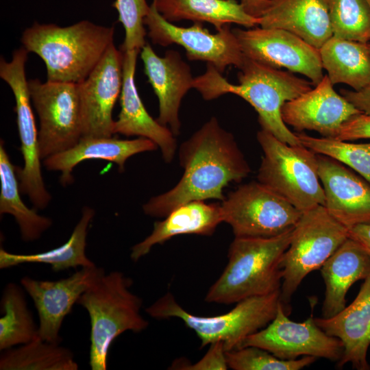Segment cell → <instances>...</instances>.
I'll return each instance as SVG.
<instances>
[{"label":"cell","mask_w":370,"mask_h":370,"mask_svg":"<svg viewBox=\"0 0 370 370\" xmlns=\"http://www.w3.org/2000/svg\"><path fill=\"white\" fill-rule=\"evenodd\" d=\"M183 175L169 190L152 197L143 206L145 214L165 217L178 206L193 201H223L230 183L241 182L250 166L234 136L211 117L179 149Z\"/></svg>","instance_id":"obj_1"},{"label":"cell","mask_w":370,"mask_h":370,"mask_svg":"<svg viewBox=\"0 0 370 370\" xmlns=\"http://www.w3.org/2000/svg\"><path fill=\"white\" fill-rule=\"evenodd\" d=\"M239 70L238 84H233L207 64L206 72L194 78L193 88L205 100L228 93L241 97L257 112L262 130L290 145H301L295 133L284 122L282 109L286 102L310 90L311 82L246 57Z\"/></svg>","instance_id":"obj_2"},{"label":"cell","mask_w":370,"mask_h":370,"mask_svg":"<svg viewBox=\"0 0 370 370\" xmlns=\"http://www.w3.org/2000/svg\"><path fill=\"white\" fill-rule=\"evenodd\" d=\"M114 27L83 20L67 27L34 23L23 33L21 42L44 62L48 81L79 84L114 43Z\"/></svg>","instance_id":"obj_3"},{"label":"cell","mask_w":370,"mask_h":370,"mask_svg":"<svg viewBox=\"0 0 370 370\" xmlns=\"http://www.w3.org/2000/svg\"><path fill=\"white\" fill-rule=\"evenodd\" d=\"M293 230L269 238L234 237L227 265L208 289L205 301L231 304L280 291L282 262Z\"/></svg>","instance_id":"obj_4"},{"label":"cell","mask_w":370,"mask_h":370,"mask_svg":"<svg viewBox=\"0 0 370 370\" xmlns=\"http://www.w3.org/2000/svg\"><path fill=\"white\" fill-rule=\"evenodd\" d=\"M133 282L120 271L104 274L79 298L77 304L90 320L89 364L92 370H106L109 349L122 333H139L149 325L141 314L143 300L133 293Z\"/></svg>","instance_id":"obj_5"},{"label":"cell","mask_w":370,"mask_h":370,"mask_svg":"<svg viewBox=\"0 0 370 370\" xmlns=\"http://www.w3.org/2000/svg\"><path fill=\"white\" fill-rule=\"evenodd\" d=\"M280 304L278 291L243 299L226 313L204 317L186 311L173 294L166 293L148 306L146 312L156 319H179L195 332L201 347L221 342L228 352L240 348L247 337L266 327L275 318Z\"/></svg>","instance_id":"obj_6"},{"label":"cell","mask_w":370,"mask_h":370,"mask_svg":"<svg viewBox=\"0 0 370 370\" xmlns=\"http://www.w3.org/2000/svg\"><path fill=\"white\" fill-rule=\"evenodd\" d=\"M257 140L263 151L258 181L301 212L325 206L317 153L303 145H290L261 129Z\"/></svg>","instance_id":"obj_7"},{"label":"cell","mask_w":370,"mask_h":370,"mask_svg":"<svg viewBox=\"0 0 370 370\" xmlns=\"http://www.w3.org/2000/svg\"><path fill=\"white\" fill-rule=\"evenodd\" d=\"M349 238L348 228L335 219L323 206L302 212L294 227L282 262L280 302L287 315L293 294L310 272L325 261Z\"/></svg>","instance_id":"obj_8"},{"label":"cell","mask_w":370,"mask_h":370,"mask_svg":"<svg viewBox=\"0 0 370 370\" xmlns=\"http://www.w3.org/2000/svg\"><path fill=\"white\" fill-rule=\"evenodd\" d=\"M234 237L269 238L294 228L302 212L258 182L238 186L220 204Z\"/></svg>","instance_id":"obj_9"},{"label":"cell","mask_w":370,"mask_h":370,"mask_svg":"<svg viewBox=\"0 0 370 370\" xmlns=\"http://www.w3.org/2000/svg\"><path fill=\"white\" fill-rule=\"evenodd\" d=\"M27 53L23 47L14 51L10 62L1 58L0 77L10 87L15 99L14 111L23 158V168L16 169L20 190L29 197L34 208L44 209L51 196L45 188L42 175L38 131L25 75Z\"/></svg>","instance_id":"obj_10"},{"label":"cell","mask_w":370,"mask_h":370,"mask_svg":"<svg viewBox=\"0 0 370 370\" xmlns=\"http://www.w3.org/2000/svg\"><path fill=\"white\" fill-rule=\"evenodd\" d=\"M29 90L40 121L42 160L74 146L82 137L78 84L28 80Z\"/></svg>","instance_id":"obj_11"},{"label":"cell","mask_w":370,"mask_h":370,"mask_svg":"<svg viewBox=\"0 0 370 370\" xmlns=\"http://www.w3.org/2000/svg\"><path fill=\"white\" fill-rule=\"evenodd\" d=\"M147 35L152 42L163 47L176 44L182 47L190 60H201L223 73L229 66L239 69L245 56L236 37L226 25L211 34L201 23H194L188 27H179L165 19L153 3L144 20Z\"/></svg>","instance_id":"obj_12"},{"label":"cell","mask_w":370,"mask_h":370,"mask_svg":"<svg viewBox=\"0 0 370 370\" xmlns=\"http://www.w3.org/2000/svg\"><path fill=\"white\" fill-rule=\"evenodd\" d=\"M280 302L275 318L264 328L247 337L242 347L264 349L283 360L306 356L338 362L343 345L337 338L327 334L311 315L303 322L288 319Z\"/></svg>","instance_id":"obj_13"},{"label":"cell","mask_w":370,"mask_h":370,"mask_svg":"<svg viewBox=\"0 0 370 370\" xmlns=\"http://www.w3.org/2000/svg\"><path fill=\"white\" fill-rule=\"evenodd\" d=\"M244 56L264 65L301 74L317 85L323 77L319 49L281 29H232Z\"/></svg>","instance_id":"obj_14"},{"label":"cell","mask_w":370,"mask_h":370,"mask_svg":"<svg viewBox=\"0 0 370 370\" xmlns=\"http://www.w3.org/2000/svg\"><path fill=\"white\" fill-rule=\"evenodd\" d=\"M123 53L110 45L97 66L78 84L82 137L114 134L112 111L123 84Z\"/></svg>","instance_id":"obj_15"},{"label":"cell","mask_w":370,"mask_h":370,"mask_svg":"<svg viewBox=\"0 0 370 370\" xmlns=\"http://www.w3.org/2000/svg\"><path fill=\"white\" fill-rule=\"evenodd\" d=\"M104 274L103 268L94 265L82 267L71 276L54 281L23 278L21 284L32 297L38 312V337L60 343L64 319L80 296Z\"/></svg>","instance_id":"obj_16"},{"label":"cell","mask_w":370,"mask_h":370,"mask_svg":"<svg viewBox=\"0 0 370 370\" xmlns=\"http://www.w3.org/2000/svg\"><path fill=\"white\" fill-rule=\"evenodd\" d=\"M327 75L307 92L284 103L282 116L298 132L315 131L335 138L343 124L362 112L336 92Z\"/></svg>","instance_id":"obj_17"},{"label":"cell","mask_w":370,"mask_h":370,"mask_svg":"<svg viewBox=\"0 0 370 370\" xmlns=\"http://www.w3.org/2000/svg\"><path fill=\"white\" fill-rule=\"evenodd\" d=\"M140 58L145 73L158 99L157 121L169 126L176 136L181 127L179 112L182 100L193 88L194 77L190 68L178 51L168 50L160 57L147 43L140 50Z\"/></svg>","instance_id":"obj_18"},{"label":"cell","mask_w":370,"mask_h":370,"mask_svg":"<svg viewBox=\"0 0 370 370\" xmlns=\"http://www.w3.org/2000/svg\"><path fill=\"white\" fill-rule=\"evenodd\" d=\"M317 156L328 212L347 228L370 224V184L337 160Z\"/></svg>","instance_id":"obj_19"},{"label":"cell","mask_w":370,"mask_h":370,"mask_svg":"<svg viewBox=\"0 0 370 370\" xmlns=\"http://www.w3.org/2000/svg\"><path fill=\"white\" fill-rule=\"evenodd\" d=\"M139 52L138 50L123 52L121 111L117 120L114 121V134L137 136L152 140L160 148L164 160L170 163L176 152L175 136L169 128L150 116L138 92L135 72Z\"/></svg>","instance_id":"obj_20"},{"label":"cell","mask_w":370,"mask_h":370,"mask_svg":"<svg viewBox=\"0 0 370 370\" xmlns=\"http://www.w3.org/2000/svg\"><path fill=\"white\" fill-rule=\"evenodd\" d=\"M327 334L338 338L343 345L338 367L347 363L358 370L370 369L367 352L370 345V275L364 280L354 300L328 318H314Z\"/></svg>","instance_id":"obj_21"},{"label":"cell","mask_w":370,"mask_h":370,"mask_svg":"<svg viewBox=\"0 0 370 370\" xmlns=\"http://www.w3.org/2000/svg\"><path fill=\"white\" fill-rule=\"evenodd\" d=\"M258 18L261 27L290 32L317 49L333 36L326 0H270Z\"/></svg>","instance_id":"obj_22"},{"label":"cell","mask_w":370,"mask_h":370,"mask_svg":"<svg viewBox=\"0 0 370 370\" xmlns=\"http://www.w3.org/2000/svg\"><path fill=\"white\" fill-rule=\"evenodd\" d=\"M157 148L152 140L143 137L132 140L112 136L82 137L72 147L45 158L43 164L47 170L60 172V182L65 186L73 182L71 173L74 167L84 160L109 161L116 164L120 171H123L129 158Z\"/></svg>","instance_id":"obj_23"},{"label":"cell","mask_w":370,"mask_h":370,"mask_svg":"<svg viewBox=\"0 0 370 370\" xmlns=\"http://www.w3.org/2000/svg\"><path fill=\"white\" fill-rule=\"evenodd\" d=\"M320 271L325 285L322 317L328 318L346 306L349 288L370 275V257L358 243L349 237Z\"/></svg>","instance_id":"obj_24"},{"label":"cell","mask_w":370,"mask_h":370,"mask_svg":"<svg viewBox=\"0 0 370 370\" xmlns=\"http://www.w3.org/2000/svg\"><path fill=\"white\" fill-rule=\"evenodd\" d=\"M162 221H156L151 233L132 247L131 259L136 262L151 248L182 234L211 236L223 222L220 204L193 201L173 210Z\"/></svg>","instance_id":"obj_25"},{"label":"cell","mask_w":370,"mask_h":370,"mask_svg":"<svg viewBox=\"0 0 370 370\" xmlns=\"http://www.w3.org/2000/svg\"><path fill=\"white\" fill-rule=\"evenodd\" d=\"M159 13L170 22L182 20L207 22L219 31L232 23L247 28L259 25L236 0H153Z\"/></svg>","instance_id":"obj_26"},{"label":"cell","mask_w":370,"mask_h":370,"mask_svg":"<svg viewBox=\"0 0 370 370\" xmlns=\"http://www.w3.org/2000/svg\"><path fill=\"white\" fill-rule=\"evenodd\" d=\"M319 50L323 69L333 85L343 83L358 91L370 84L368 42L332 36Z\"/></svg>","instance_id":"obj_27"},{"label":"cell","mask_w":370,"mask_h":370,"mask_svg":"<svg viewBox=\"0 0 370 370\" xmlns=\"http://www.w3.org/2000/svg\"><path fill=\"white\" fill-rule=\"evenodd\" d=\"M95 211L84 207L82 217L66 243L51 250L36 254H12L2 247L0 249V269L10 268L24 263L49 264L54 271L69 268L92 267L95 264L86 254L88 229Z\"/></svg>","instance_id":"obj_28"},{"label":"cell","mask_w":370,"mask_h":370,"mask_svg":"<svg viewBox=\"0 0 370 370\" xmlns=\"http://www.w3.org/2000/svg\"><path fill=\"white\" fill-rule=\"evenodd\" d=\"M16 167L12 163L3 143L0 145V213L12 215L17 223L23 241H34L52 225L51 219L28 208L21 197Z\"/></svg>","instance_id":"obj_29"},{"label":"cell","mask_w":370,"mask_h":370,"mask_svg":"<svg viewBox=\"0 0 370 370\" xmlns=\"http://www.w3.org/2000/svg\"><path fill=\"white\" fill-rule=\"evenodd\" d=\"M1 370H77L73 352L52 343L35 338L32 341L2 351Z\"/></svg>","instance_id":"obj_30"},{"label":"cell","mask_w":370,"mask_h":370,"mask_svg":"<svg viewBox=\"0 0 370 370\" xmlns=\"http://www.w3.org/2000/svg\"><path fill=\"white\" fill-rule=\"evenodd\" d=\"M0 350L27 343L38 336L32 314L21 287L9 283L5 287L1 300Z\"/></svg>","instance_id":"obj_31"},{"label":"cell","mask_w":370,"mask_h":370,"mask_svg":"<svg viewBox=\"0 0 370 370\" xmlns=\"http://www.w3.org/2000/svg\"><path fill=\"white\" fill-rule=\"evenodd\" d=\"M333 36L367 43L370 9L365 0H326Z\"/></svg>","instance_id":"obj_32"},{"label":"cell","mask_w":370,"mask_h":370,"mask_svg":"<svg viewBox=\"0 0 370 370\" xmlns=\"http://www.w3.org/2000/svg\"><path fill=\"white\" fill-rule=\"evenodd\" d=\"M295 134L306 147L347 165L370 184V143H353L334 138L312 137L301 132Z\"/></svg>","instance_id":"obj_33"},{"label":"cell","mask_w":370,"mask_h":370,"mask_svg":"<svg viewBox=\"0 0 370 370\" xmlns=\"http://www.w3.org/2000/svg\"><path fill=\"white\" fill-rule=\"evenodd\" d=\"M225 354L228 368L234 370H299L317 359L306 356L295 360H283L255 346L242 347L226 352Z\"/></svg>","instance_id":"obj_34"},{"label":"cell","mask_w":370,"mask_h":370,"mask_svg":"<svg viewBox=\"0 0 370 370\" xmlns=\"http://www.w3.org/2000/svg\"><path fill=\"white\" fill-rule=\"evenodd\" d=\"M112 5L118 12V21L125 30L121 51H140L146 45L144 20L150 5L146 0H115Z\"/></svg>","instance_id":"obj_35"},{"label":"cell","mask_w":370,"mask_h":370,"mask_svg":"<svg viewBox=\"0 0 370 370\" xmlns=\"http://www.w3.org/2000/svg\"><path fill=\"white\" fill-rule=\"evenodd\" d=\"M226 351L221 342H216L210 345L209 349L201 360L195 364L184 365L177 367V369L188 370H226L228 365L226 360Z\"/></svg>","instance_id":"obj_36"},{"label":"cell","mask_w":370,"mask_h":370,"mask_svg":"<svg viewBox=\"0 0 370 370\" xmlns=\"http://www.w3.org/2000/svg\"><path fill=\"white\" fill-rule=\"evenodd\" d=\"M367 138H370V114L361 112L345 122L334 139L352 141Z\"/></svg>","instance_id":"obj_37"},{"label":"cell","mask_w":370,"mask_h":370,"mask_svg":"<svg viewBox=\"0 0 370 370\" xmlns=\"http://www.w3.org/2000/svg\"><path fill=\"white\" fill-rule=\"evenodd\" d=\"M341 93L360 111L370 114V84L358 91L342 89Z\"/></svg>","instance_id":"obj_38"},{"label":"cell","mask_w":370,"mask_h":370,"mask_svg":"<svg viewBox=\"0 0 370 370\" xmlns=\"http://www.w3.org/2000/svg\"><path fill=\"white\" fill-rule=\"evenodd\" d=\"M349 237L358 243L370 257V224H358L348 228Z\"/></svg>","instance_id":"obj_39"},{"label":"cell","mask_w":370,"mask_h":370,"mask_svg":"<svg viewBox=\"0 0 370 370\" xmlns=\"http://www.w3.org/2000/svg\"><path fill=\"white\" fill-rule=\"evenodd\" d=\"M245 11L250 15L259 18L270 3V0H240Z\"/></svg>","instance_id":"obj_40"},{"label":"cell","mask_w":370,"mask_h":370,"mask_svg":"<svg viewBox=\"0 0 370 370\" xmlns=\"http://www.w3.org/2000/svg\"><path fill=\"white\" fill-rule=\"evenodd\" d=\"M366 2L367 3L368 5H369V8L370 9V0H365Z\"/></svg>","instance_id":"obj_41"},{"label":"cell","mask_w":370,"mask_h":370,"mask_svg":"<svg viewBox=\"0 0 370 370\" xmlns=\"http://www.w3.org/2000/svg\"><path fill=\"white\" fill-rule=\"evenodd\" d=\"M368 47H369V52H370V43L368 42Z\"/></svg>","instance_id":"obj_42"}]
</instances>
